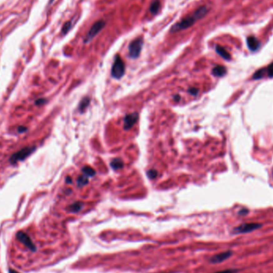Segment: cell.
Here are the masks:
<instances>
[{
	"label": "cell",
	"mask_w": 273,
	"mask_h": 273,
	"mask_svg": "<svg viewBox=\"0 0 273 273\" xmlns=\"http://www.w3.org/2000/svg\"><path fill=\"white\" fill-rule=\"evenodd\" d=\"M208 7H205V6L199 7L193 14L189 15V16L186 17V18H183V19L181 20V21L178 22H176V24L172 26L170 30L171 32H177L179 31H183V30H185V29L189 28L196 22L201 19L202 18H204L208 14Z\"/></svg>",
	"instance_id": "cell-1"
},
{
	"label": "cell",
	"mask_w": 273,
	"mask_h": 273,
	"mask_svg": "<svg viewBox=\"0 0 273 273\" xmlns=\"http://www.w3.org/2000/svg\"><path fill=\"white\" fill-rule=\"evenodd\" d=\"M125 70H126V67H125V63L123 60L121 58L119 55L116 56L113 62V67H112L111 74L114 78L119 79L124 75Z\"/></svg>",
	"instance_id": "cell-2"
},
{
	"label": "cell",
	"mask_w": 273,
	"mask_h": 273,
	"mask_svg": "<svg viewBox=\"0 0 273 273\" xmlns=\"http://www.w3.org/2000/svg\"><path fill=\"white\" fill-rule=\"evenodd\" d=\"M142 45H143V40L141 38H138L132 41L129 47V57L132 58H136L138 57L141 51Z\"/></svg>",
	"instance_id": "cell-3"
},
{
	"label": "cell",
	"mask_w": 273,
	"mask_h": 273,
	"mask_svg": "<svg viewBox=\"0 0 273 273\" xmlns=\"http://www.w3.org/2000/svg\"><path fill=\"white\" fill-rule=\"evenodd\" d=\"M106 26V22H105L103 20H99L97 21L95 23H93V25L92 26L91 28L90 29L88 34H86V38H85L84 42L86 43L89 42L90 41H91L99 32H100Z\"/></svg>",
	"instance_id": "cell-4"
},
{
	"label": "cell",
	"mask_w": 273,
	"mask_h": 273,
	"mask_svg": "<svg viewBox=\"0 0 273 273\" xmlns=\"http://www.w3.org/2000/svg\"><path fill=\"white\" fill-rule=\"evenodd\" d=\"M261 227H262V225L259 224V223H245V224H242L240 226L234 228L233 232L236 234L248 233V232L255 231Z\"/></svg>",
	"instance_id": "cell-5"
},
{
	"label": "cell",
	"mask_w": 273,
	"mask_h": 273,
	"mask_svg": "<svg viewBox=\"0 0 273 273\" xmlns=\"http://www.w3.org/2000/svg\"><path fill=\"white\" fill-rule=\"evenodd\" d=\"M34 150V148H32V147L24 148V149L18 151L17 153H14V154L11 156V159H10V161H11V163L14 164L16 163L17 161L24 160V159L27 158Z\"/></svg>",
	"instance_id": "cell-6"
},
{
	"label": "cell",
	"mask_w": 273,
	"mask_h": 273,
	"mask_svg": "<svg viewBox=\"0 0 273 273\" xmlns=\"http://www.w3.org/2000/svg\"><path fill=\"white\" fill-rule=\"evenodd\" d=\"M16 238L22 243V244H24L26 247H27L28 249H30L32 251H35L36 250V246L35 244L33 243L32 240L30 238L28 235L27 233H25L22 231H19L16 233Z\"/></svg>",
	"instance_id": "cell-7"
},
{
	"label": "cell",
	"mask_w": 273,
	"mask_h": 273,
	"mask_svg": "<svg viewBox=\"0 0 273 273\" xmlns=\"http://www.w3.org/2000/svg\"><path fill=\"white\" fill-rule=\"evenodd\" d=\"M232 254V251H223V252H221V253L219 254L212 256L210 258V260H209V261H210V263H212V264H219V263H221L223 262V261L228 260L229 257H231Z\"/></svg>",
	"instance_id": "cell-8"
},
{
	"label": "cell",
	"mask_w": 273,
	"mask_h": 273,
	"mask_svg": "<svg viewBox=\"0 0 273 273\" xmlns=\"http://www.w3.org/2000/svg\"><path fill=\"white\" fill-rule=\"evenodd\" d=\"M137 120H138V114L136 113H129L126 115L124 118V129L126 130L131 129Z\"/></svg>",
	"instance_id": "cell-9"
},
{
	"label": "cell",
	"mask_w": 273,
	"mask_h": 273,
	"mask_svg": "<svg viewBox=\"0 0 273 273\" xmlns=\"http://www.w3.org/2000/svg\"><path fill=\"white\" fill-rule=\"evenodd\" d=\"M247 45L251 51H256L261 47V42L255 36H249L247 38Z\"/></svg>",
	"instance_id": "cell-10"
},
{
	"label": "cell",
	"mask_w": 273,
	"mask_h": 273,
	"mask_svg": "<svg viewBox=\"0 0 273 273\" xmlns=\"http://www.w3.org/2000/svg\"><path fill=\"white\" fill-rule=\"evenodd\" d=\"M216 51L217 53L219 55H221V57L225 60H230L231 59V54L225 50V48L221 46L217 45L216 47Z\"/></svg>",
	"instance_id": "cell-11"
},
{
	"label": "cell",
	"mask_w": 273,
	"mask_h": 273,
	"mask_svg": "<svg viewBox=\"0 0 273 273\" xmlns=\"http://www.w3.org/2000/svg\"><path fill=\"white\" fill-rule=\"evenodd\" d=\"M227 73V69L223 66H216L212 69V74L216 77H222Z\"/></svg>",
	"instance_id": "cell-12"
},
{
	"label": "cell",
	"mask_w": 273,
	"mask_h": 273,
	"mask_svg": "<svg viewBox=\"0 0 273 273\" xmlns=\"http://www.w3.org/2000/svg\"><path fill=\"white\" fill-rule=\"evenodd\" d=\"M110 166L114 170H117V169H122L123 166H124V164H123V161H122V160H121L120 158H115V159L112 160L111 163H110Z\"/></svg>",
	"instance_id": "cell-13"
},
{
	"label": "cell",
	"mask_w": 273,
	"mask_h": 273,
	"mask_svg": "<svg viewBox=\"0 0 273 273\" xmlns=\"http://www.w3.org/2000/svg\"><path fill=\"white\" fill-rule=\"evenodd\" d=\"M160 6H161V2L159 0H155V1H153V2L151 3L150 8H149L150 12L153 14H156V13L158 12V11H159V9H160Z\"/></svg>",
	"instance_id": "cell-14"
},
{
	"label": "cell",
	"mask_w": 273,
	"mask_h": 273,
	"mask_svg": "<svg viewBox=\"0 0 273 273\" xmlns=\"http://www.w3.org/2000/svg\"><path fill=\"white\" fill-rule=\"evenodd\" d=\"M82 206V203H81V202H76V203H74L73 205H70V207H69V211L71 212H77L81 210Z\"/></svg>",
	"instance_id": "cell-15"
},
{
	"label": "cell",
	"mask_w": 273,
	"mask_h": 273,
	"mask_svg": "<svg viewBox=\"0 0 273 273\" xmlns=\"http://www.w3.org/2000/svg\"><path fill=\"white\" fill-rule=\"evenodd\" d=\"M266 74V70L265 68L260 69V70H257L256 72H255V74L252 76V78L254 80H259V79H261L265 76Z\"/></svg>",
	"instance_id": "cell-16"
},
{
	"label": "cell",
	"mask_w": 273,
	"mask_h": 273,
	"mask_svg": "<svg viewBox=\"0 0 273 273\" xmlns=\"http://www.w3.org/2000/svg\"><path fill=\"white\" fill-rule=\"evenodd\" d=\"M90 98L89 97H84V98L82 100V102H80V104H79V110L82 113V112H84V110H86V108H87V106H89V104H90Z\"/></svg>",
	"instance_id": "cell-17"
},
{
	"label": "cell",
	"mask_w": 273,
	"mask_h": 273,
	"mask_svg": "<svg viewBox=\"0 0 273 273\" xmlns=\"http://www.w3.org/2000/svg\"><path fill=\"white\" fill-rule=\"evenodd\" d=\"M82 172L86 176H94L96 173L95 170H94L93 169H92L90 166H85V167H83Z\"/></svg>",
	"instance_id": "cell-18"
},
{
	"label": "cell",
	"mask_w": 273,
	"mask_h": 273,
	"mask_svg": "<svg viewBox=\"0 0 273 273\" xmlns=\"http://www.w3.org/2000/svg\"><path fill=\"white\" fill-rule=\"evenodd\" d=\"M87 183H88V178H87V176H86V175L85 176H80L77 179V185L79 187L84 186Z\"/></svg>",
	"instance_id": "cell-19"
},
{
	"label": "cell",
	"mask_w": 273,
	"mask_h": 273,
	"mask_svg": "<svg viewBox=\"0 0 273 273\" xmlns=\"http://www.w3.org/2000/svg\"><path fill=\"white\" fill-rule=\"evenodd\" d=\"M266 74L269 77H273V62L268 65V67H266Z\"/></svg>",
	"instance_id": "cell-20"
},
{
	"label": "cell",
	"mask_w": 273,
	"mask_h": 273,
	"mask_svg": "<svg viewBox=\"0 0 273 273\" xmlns=\"http://www.w3.org/2000/svg\"><path fill=\"white\" fill-rule=\"evenodd\" d=\"M70 28H71V22H66V23L64 24V26H63L62 29V34H67V33L70 31Z\"/></svg>",
	"instance_id": "cell-21"
},
{
	"label": "cell",
	"mask_w": 273,
	"mask_h": 273,
	"mask_svg": "<svg viewBox=\"0 0 273 273\" xmlns=\"http://www.w3.org/2000/svg\"><path fill=\"white\" fill-rule=\"evenodd\" d=\"M147 175L149 176V178H150V179H154L157 176V172L156 170H154V169H151V170L148 171Z\"/></svg>",
	"instance_id": "cell-22"
},
{
	"label": "cell",
	"mask_w": 273,
	"mask_h": 273,
	"mask_svg": "<svg viewBox=\"0 0 273 273\" xmlns=\"http://www.w3.org/2000/svg\"><path fill=\"white\" fill-rule=\"evenodd\" d=\"M237 271H238L236 269H226V270H223V271H216V272H214V273H236Z\"/></svg>",
	"instance_id": "cell-23"
},
{
	"label": "cell",
	"mask_w": 273,
	"mask_h": 273,
	"mask_svg": "<svg viewBox=\"0 0 273 273\" xmlns=\"http://www.w3.org/2000/svg\"><path fill=\"white\" fill-rule=\"evenodd\" d=\"M189 93H191V94H192V95H196L198 93V90L196 88H191L190 90H189Z\"/></svg>",
	"instance_id": "cell-24"
},
{
	"label": "cell",
	"mask_w": 273,
	"mask_h": 273,
	"mask_svg": "<svg viewBox=\"0 0 273 273\" xmlns=\"http://www.w3.org/2000/svg\"><path fill=\"white\" fill-rule=\"evenodd\" d=\"M247 213H248V209H246V208H243V209H241V211L239 212L240 215H246Z\"/></svg>",
	"instance_id": "cell-25"
},
{
	"label": "cell",
	"mask_w": 273,
	"mask_h": 273,
	"mask_svg": "<svg viewBox=\"0 0 273 273\" xmlns=\"http://www.w3.org/2000/svg\"><path fill=\"white\" fill-rule=\"evenodd\" d=\"M26 128L25 127H22V126H21V127H19L18 129V132H19V133H23V132L26 131Z\"/></svg>",
	"instance_id": "cell-26"
},
{
	"label": "cell",
	"mask_w": 273,
	"mask_h": 273,
	"mask_svg": "<svg viewBox=\"0 0 273 273\" xmlns=\"http://www.w3.org/2000/svg\"><path fill=\"white\" fill-rule=\"evenodd\" d=\"M66 181H67V184H70V183H71V178H70V176H68V177H67V179H66Z\"/></svg>",
	"instance_id": "cell-27"
},
{
	"label": "cell",
	"mask_w": 273,
	"mask_h": 273,
	"mask_svg": "<svg viewBox=\"0 0 273 273\" xmlns=\"http://www.w3.org/2000/svg\"><path fill=\"white\" fill-rule=\"evenodd\" d=\"M9 273H20V272H18V271H15V270L14 269H9Z\"/></svg>",
	"instance_id": "cell-28"
},
{
	"label": "cell",
	"mask_w": 273,
	"mask_h": 273,
	"mask_svg": "<svg viewBox=\"0 0 273 273\" xmlns=\"http://www.w3.org/2000/svg\"><path fill=\"white\" fill-rule=\"evenodd\" d=\"M179 100H180V96L177 95L176 97V102H177V101H179Z\"/></svg>",
	"instance_id": "cell-29"
}]
</instances>
